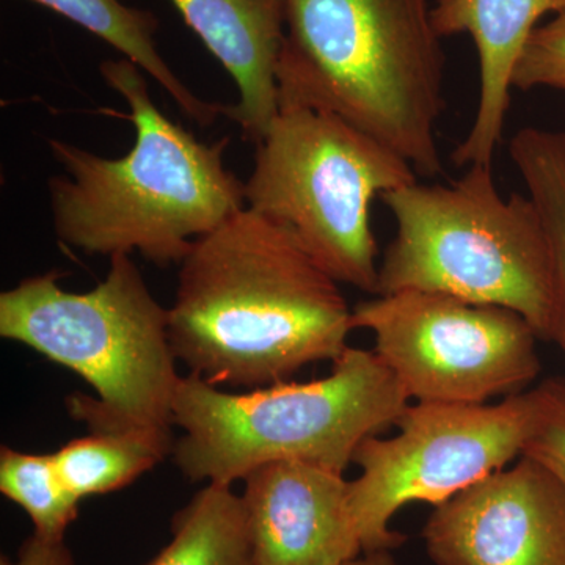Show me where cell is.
<instances>
[{
    "mask_svg": "<svg viewBox=\"0 0 565 565\" xmlns=\"http://www.w3.org/2000/svg\"><path fill=\"white\" fill-rule=\"evenodd\" d=\"M353 329L340 282L288 230L248 207L193 241L169 308L170 344L189 374L253 390L333 363Z\"/></svg>",
    "mask_w": 565,
    "mask_h": 565,
    "instance_id": "6da1fadb",
    "label": "cell"
},
{
    "mask_svg": "<svg viewBox=\"0 0 565 565\" xmlns=\"http://www.w3.org/2000/svg\"><path fill=\"white\" fill-rule=\"evenodd\" d=\"M99 74L128 104L136 143L110 159L47 140L65 172L47 181L54 232L85 255L139 252L156 266L180 264L193 241L245 207L244 182L223 161L230 137L202 143L167 118L128 58L104 61Z\"/></svg>",
    "mask_w": 565,
    "mask_h": 565,
    "instance_id": "7a4b0ae2",
    "label": "cell"
},
{
    "mask_svg": "<svg viewBox=\"0 0 565 565\" xmlns=\"http://www.w3.org/2000/svg\"><path fill=\"white\" fill-rule=\"evenodd\" d=\"M280 104L343 118L434 178L446 57L430 0H282Z\"/></svg>",
    "mask_w": 565,
    "mask_h": 565,
    "instance_id": "3957f363",
    "label": "cell"
},
{
    "mask_svg": "<svg viewBox=\"0 0 565 565\" xmlns=\"http://www.w3.org/2000/svg\"><path fill=\"white\" fill-rule=\"evenodd\" d=\"M87 292L65 291L62 274L32 275L0 294V337L28 345L84 379L96 392L73 394L70 415L90 430L173 437L178 373L169 310L152 296L131 255L109 258Z\"/></svg>",
    "mask_w": 565,
    "mask_h": 565,
    "instance_id": "277c9868",
    "label": "cell"
},
{
    "mask_svg": "<svg viewBox=\"0 0 565 565\" xmlns=\"http://www.w3.org/2000/svg\"><path fill=\"white\" fill-rule=\"evenodd\" d=\"M411 404L381 356L348 349L326 377L226 392L181 379L173 405L182 434L173 459L192 482L233 486L266 463L300 460L348 470L366 438L394 426Z\"/></svg>",
    "mask_w": 565,
    "mask_h": 565,
    "instance_id": "5b68a950",
    "label": "cell"
},
{
    "mask_svg": "<svg viewBox=\"0 0 565 565\" xmlns=\"http://www.w3.org/2000/svg\"><path fill=\"white\" fill-rule=\"evenodd\" d=\"M396 234L379 266L377 296L418 289L522 315L550 343L552 259L530 196L504 199L492 166L449 185L418 181L381 196Z\"/></svg>",
    "mask_w": 565,
    "mask_h": 565,
    "instance_id": "8992f818",
    "label": "cell"
},
{
    "mask_svg": "<svg viewBox=\"0 0 565 565\" xmlns=\"http://www.w3.org/2000/svg\"><path fill=\"white\" fill-rule=\"evenodd\" d=\"M415 181L411 163L338 115L281 103L256 145L245 207L288 230L340 285L377 296L371 204Z\"/></svg>",
    "mask_w": 565,
    "mask_h": 565,
    "instance_id": "52a82bcc",
    "label": "cell"
},
{
    "mask_svg": "<svg viewBox=\"0 0 565 565\" xmlns=\"http://www.w3.org/2000/svg\"><path fill=\"white\" fill-rule=\"evenodd\" d=\"M352 323L374 334V352L415 403L489 404L527 392L542 373L533 326L498 305L405 289L356 303Z\"/></svg>",
    "mask_w": 565,
    "mask_h": 565,
    "instance_id": "ba28073f",
    "label": "cell"
},
{
    "mask_svg": "<svg viewBox=\"0 0 565 565\" xmlns=\"http://www.w3.org/2000/svg\"><path fill=\"white\" fill-rule=\"evenodd\" d=\"M531 418V390L493 404H408L396 435H373L353 456L362 473L349 481V504L363 553L404 544L390 526L404 505L445 503L515 462Z\"/></svg>",
    "mask_w": 565,
    "mask_h": 565,
    "instance_id": "9c48e42d",
    "label": "cell"
},
{
    "mask_svg": "<svg viewBox=\"0 0 565 565\" xmlns=\"http://www.w3.org/2000/svg\"><path fill=\"white\" fill-rule=\"evenodd\" d=\"M423 539L435 565H565V486L520 456L435 505Z\"/></svg>",
    "mask_w": 565,
    "mask_h": 565,
    "instance_id": "30bf717a",
    "label": "cell"
},
{
    "mask_svg": "<svg viewBox=\"0 0 565 565\" xmlns=\"http://www.w3.org/2000/svg\"><path fill=\"white\" fill-rule=\"evenodd\" d=\"M243 482L256 565H341L363 555L344 471L281 460Z\"/></svg>",
    "mask_w": 565,
    "mask_h": 565,
    "instance_id": "8fae6325",
    "label": "cell"
},
{
    "mask_svg": "<svg viewBox=\"0 0 565 565\" xmlns=\"http://www.w3.org/2000/svg\"><path fill=\"white\" fill-rule=\"evenodd\" d=\"M564 10L565 0H435L433 20L438 35L470 36L479 58L478 109L470 131L452 154L456 166H492L511 106L515 63L539 21Z\"/></svg>",
    "mask_w": 565,
    "mask_h": 565,
    "instance_id": "7c38bea8",
    "label": "cell"
},
{
    "mask_svg": "<svg viewBox=\"0 0 565 565\" xmlns=\"http://www.w3.org/2000/svg\"><path fill=\"white\" fill-rule=\"evenodd\" d=\"M232 76L239 102L228 117L258 145L280 107L277 68L286 35L282 0H170Z\"/></svg>",
    "mask_w": 565,
    "mask_h": 565,
    "instance_id": "4fadbf2b",
    "label": "cell"
},
{
    "mask_svg": "<svg viewBox=\"0 0 565 565\" xmlns=\"http://www.w3.org/2000/svg\"><path fill=\"white\" fill-rule=\"evenodd\" d=\"M61 14L92 35L106 41L122 57L128 58L151 76L172 96L174 104L189 120L207 128L228 106L204 102L170 68L156 43L159 18L151 10L125 6L121 0H28Z\"/></svg>",
    "mask_w": 565,
    "mask_h": 565,
    "instance_id": "5bb4252c",
    "label": "cell"
},
{
    "mask_svg": "<svg viewBox=\"0 0 565 565\" xmlns=\"http://www.w3.org/2000/svg\"><path fill=\"white\" fill-rule=\"evenodd\" d=\"M509 156L541 217L552 259L550 343L565 355V132L527 126L509 141Z\"/></svg>",
    "mask_w": 565,
    "mask_h": 565,
    "instance_id": "9a60e30c",
    "label": "cell"
},
{
    "mask_svg": "<svg viewBox=\"0 0 565 565\" xmlns=\"http://www.w3.org/2000/svg\"><path fill=\"white\" fill-rule=\"evenodd\" d=\"M143 565H256L241 494L210 482L172 520V539Z\"/></svg>",
    "mask_w": 565,
    "mask_h": 565,
    "instance_id": "2e32d148",
    "label": "cell"
},
{
    "mask_svg": "<svg viewBox=\"0 0 565 565\" xmlns=\"http://www.w3.org/2000/svg\"><path fill=\"white\" fill-rule=\"evenodd\" d=\"M174 441L140 430H90L52 455L63 482L82 501L131 486L172 455Z\"/></svg>",
    "mask_w": 565,
    "mask_h": 565,
    "instance_id": "e0dca14e",
    "label": "cell"
},
{
    "mask_svg": "<svg viewBox=\"0 0 565 565\" xmlns=\"http://www.w3.org/2000/svg\"><path fill=\"white\" fill-rule=\"evenodd\" d=\"M0 493L29 515L33 533L52 541H65L79 512L81 501L63 482L52 452L33 455L2 446Z\"/></svg>",
    "mask_w": 565,
    "mask_h": 565,
    "instance_id": "ac0fdd59",
    "label": "cell"
},
{
    "mask_svg": "<svg viewBox=\"0 0 565 565\" xmlns=\"http://www.w3.org/2000/svg\"><path fill=\"white\" fill-rule=\"evenodd\" d=\"M531 394L533 418L522 456L544 465L565 486V379H545Z\"/></svg>",
    "mask_w": 565,
    "mask_h": 565,
    "instance_id": "d6986e66",
    "label": "cell"
},
{
    "mask_svg": "<svg viewBox=\"0 0 565 565\" xmlns=\"http://www.w3.org/2000/svg\"><path fill=\"white\" fill-rule=\"evenodd\" d=\"M565 92V10L531 33L512 74V88Z\"/></svg>",
    "mask_w": 565,
    "mask_h": 565,
    "instance_id": "ffe728a7",
    "label": "cell"
},
{
    "mask_svg": "<svg viewBox=\"0 0 565 565\" xmlns=\"http://www.w3.org/2000/svg\"><path fill=\"white\" fill-rule=\"evenodd\" d=\"M0 565H74L65 541H52L32 533L22 542L17 559L2 556Z\"/></svg>",
    "mask_w": 565,
    "mask_h": 565,
    "instance_id": "44dd1931",
    "label": "cell"
},
{
    "mask_svg": "<svg viewBox=\"0 0 565 565\" xmlns=\"http://www.w3.org/2000/svg\"><path fill=\"white\" fill-rule=\"evenodd\" d=\"M341 565H397L392 555V550H381V552L363 553L355 559Z\"/></svg>",
    "mask_w": 565,
    "mask_h": 565,
    "instance_id": "7402d4cb",
    "label": "cell"
}]
</instances>
